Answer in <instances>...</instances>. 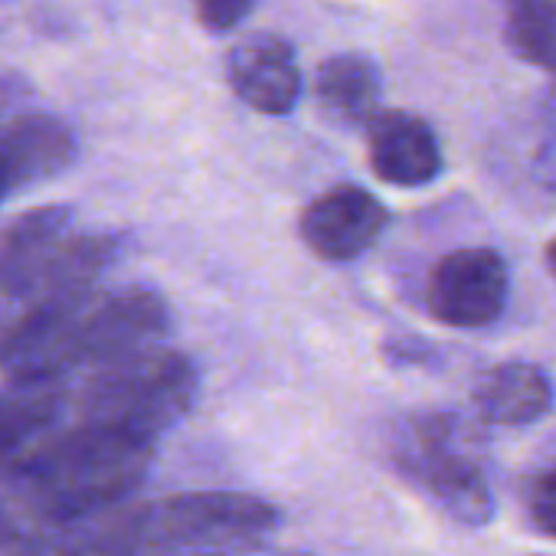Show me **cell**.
<instances>
[{
    "label": "cell",
    "instance_id": "obj_1",
    "mask_svg": "<svg viewBox=\"0 0 556 556\" xmlns=\"http://www.w3.org/2000/svg\"><path fill=\"white\" fill-rule=\"evenodd\" d=\"M154 452L151 439L70 419L0 475V553L131 501Z\"/></svg>",
    "mask_w": 556,
    "mask_h": 556
},
{
    "label": "cell",
    "instance_id": "obj_2",
    "mask_svg": "<svg viewBox=\"0 0 556 556\" xmlns=\"http://www.w3.org/2000/svg\"><path fill=\"white\" fill-rule=\"evenodd\" d=\"M174 315L144 286L79 289L30 305L0 338V370L14 383H66L115 361L161 348Z\"/></svg>",
    "mask_w": 556,
    "mask_h": 556
},
{
    "label": "cell",
    "instance_id": "obj_3",
    "mask_svg": "<svg viewBox=\"0 0 556 556\" xmlns=\"http://www.w3.org/2000/svg\"><path fill=\"white\" fill-rule=\"evenodd\" d=\"M128 556H232L278 527V510L239 491H184L125 501L102 514Z\"/></svg>",
    "mask_w": 556,
    "mask_h": 556
},
{
    "label": "cell",
    "instance_id": "obj_4",
    "mask_svg": "<svg viewBox=\"0 0 556 556\" xmlns=\"http://www.w3.org/2000/svg\"><path fill=\"white\" fill-rule=\"evenodd\" d=\"M197 393V364L161 344L86 374L83 390L70 400V416L157 442L193 409Z\"/></svg>",
    "mask_w": 556,
    "mask_h": 556
},
{
    "label": "cell",
    "instance_id": "obj_5",
    "mask_svg": "<svg viewBox=\"0 0 556 556\" xmlns=\"http://www.w3.org/2000/svg\"><path fill=\"white\" fill-rule=\"evenodd\" d=\"M393 465L455 523L484 527L494 520L497 497L484 448L462 416H409L393 435Z\"/></svg>",
    "mask_w": 556,
    "mask_h": 556
},
{
    "label": "cell",
    "instance_id": "obj_6",
    "mask_svg": "<svg viewBox=\"0 0 556 556\" xmlns=\"http://www.w3.org/2000/svg\"><path fill=\"white\" fill-rule=\"evenodd\" d=\"M510 299V268L497 249L468 245L442 255L426 286L429 315L439 325L478 331L494 325Z\"/></svg>",
    "mask_w": 556,
    "mask_h": 556
},
{
    "label": "cell",
    "instance_id": "obj_7",
    "mask_svg": "<svg viewBox=\"0 0 556 556\" xmlns=\"http://www.w3.org/2000/svg\"><path fill=\"white\" fill-rule=\"evenodd\" d=\"M79 154L76 128L47 112L0 118V203L73 167Z\"/></svg>",
    "mask_w": 556,
    "mask_h": 556
},
{
    "label": "cell",
    "instance_id": "obj_8",
    "mask_svg": "<svg viewBox=\"0 0 556 556\" xmlns=\"http://www.w3.org/2000/svg\"><path fill=\"white\" fill-rule=\"evenodd\" d=\"M390 223L387 206L364 187H334L308 203L299 232L325 262H354L377 245Z\"/></svg>",
    "mask_w": 556,
    "mask_h": 556
},
{
    "label": "cell",
    "instance_id": "obj_9",
    "mask_svg": "<svg viewBox=\"0 0 556 556\" xmlns=\"http://www.w3.org/2000/svg\"><path fill=\"white\" fill-rule=\"evenodd\" d=\"M229 89L262 115H289L302 99V70L289 40L278 34H245L226 53Z\"/></svg>",
    "mask_w": 556,
    "mask_h": 556
},
{
    "label": "cell",
    "instance_id": "obj_10",
    "mask_svg": "<svg viewBox=\"0 0 556 556\" xmlns=\"http://www.w3.org/2000/svg\"><path fill=\"white\" fill-rule=\"evenodd\" d=\"M367 151L374 174L403 190L432 184L445 167L435 131L409 112H377L367 122Z\"/></svg>",
    "mask_w": 556,
    "mask_h": 556
},
{
    "label": "cell",
    "instance_id": "obj_11",
    "mask_svg": "<svg viewBox=\"0 0 556 556\" xmlns=\"http://www.w3.org/2000/svg\"><path fill=\"white\" fill-rule=\"evenodd\" d=\"M66 383H14L0 390V475L70 422Z\"/></svg>",
    "mask_w": 556,
    "mask_h": 556
},
{
    "label": "cell",
    "instance_id": "obj_12",
    "mask_svg": "<svg viewBox=\"0 0 556 556\" xmlns=\"http://www.w3.org/2000/svg\"><path fill=\"white\" fill-rule=\"evenodd\" d=\"M471 403L481 422L501 429H523L540 422L553 409L556 387L543 367L527 361H504L481 374L471 390Z\"/></svg>",
    "mask_w": 556,
    "mask_h": 556
},
{
    "label": "cell",
    "instance_id": "obj_13",
    "mask_svg": "<svg viewBox=\"0 0 556 556\" xmlns=\"http://www.w3.org/2000/svg\"><path fill=\"white\" fill-rule=\"evenodd\" d=\"M315 99L334 125H367L380 112V70L357 53L331 56L315 73Z\"/></svg>",
    "mask_w": 556,
    "mask_h": 556
},
{
    "label": "cell",
    "instance_id": "obj_14",
    "mask_svg": "<svg viewBox=\"0 0 556 556\" xmlns=\"http://www.w3.org/2000/svg\"><path fill=\"white\" fill-rule=\"evenodd\" d=\"M504 43L517 60L556 76V8L546 0L507 4Z\"/></svg>",
    "mask_w": 556,
    "mask_h": 556
},
{
    "label": "cell",
    "instance_id": "obj_15",
    "mask_svg": "<svg viewBox=\"0 0 556 556\" xmlns=\"http://www.w3.org/2000/svg\"><path fill=\"white\" fill-rule=\"evenodd\" d=\"M527 517L540 533L556 540V462L540 468L527 484Z\"/></svg>",
    "mask_w": 556,
    "mask_h": 556
},
{
    "label": "cell",
    "instance_id": "obj_16",
    "mask_svg": "<svg viewBox=\"0 0 556 556\" xmlns=\"http://www.w3.org/2000/svg\"><path fill=\"white\" fill-rule=\"evenodd\" d=\"M255 8V0H193L197 21L210 30V34H226L232 27H239Z\"/></svg>",
    "mask_w": 556,
    "mask_h": 556
},
{
    "label": "cell",
    "instance_id": "obj_17",
    "mask_svg": "<svg viewBox=\"0 0 556 556\" xmlns=\"http://www.w3.org/2000/svg\"><path fill=\"white\" fill-rule=\"evenodd\" d=\"M543 258H546V268H549V275H553V282H556V239H553V242L546 245Z\"/></svg>",
    "mask_w": 556,
    "mask_h": 556
},
{
    "label": "cell",
    "instance_id": "obj_18",
    "mask_svg": "<svg viewBox=\"0 0 556 556\" xmlns=\"http://www.w3.org/2000/svg\"><path fill=\"white\" fill-rule=\"evenodd\" d=\"M507 4H517V0H507Z\"/></svg>",
    "mask_w": 556,
    "mask_h": 556
},
{
    "label": "cell",
    "instance_id": "obj_19",
    "mask_svg": "<svg viewBox=\"0 0 556 556\" xmlns=\"http://www.w3.org/2000/svg\"><path fill=\"white\" fill-rule=\"evenodd\" d=\"M536 556H543V553H536Z\"/></svg>",
    "mask_w": 556,
    "mask_h": 556
}]
</instances>
